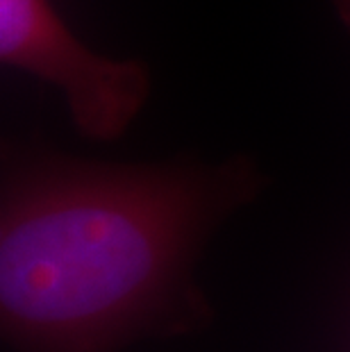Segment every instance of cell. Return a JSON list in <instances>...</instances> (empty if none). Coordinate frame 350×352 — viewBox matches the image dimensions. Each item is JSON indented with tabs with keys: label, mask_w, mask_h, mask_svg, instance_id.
I'll return each instance as SVG.
<instances>
[{
	"label": "cell",
	"mask_w": 350,
	"mask_h": 352,
	"mask_svg": "<svg viewBox=\"0 0 350 352\" xmlns=\"http://www.w3.org/2000/svg\"><path fill=\"white\" fill-rule=\"evenodd\" d=\"M334 10H337L339 21L350 30V0H332Z\"/></svg>",
	"instance_id": "obj_3"
},
{
	"label": "cell",
	"mask_w": 350,
	"mask_h": 352,
	"mask_svg": "<svg viewBox=\"0 0 350 352\" xmlns=\"http://www.w3.org/2000/svg\"><path fill=\"white\" fill-rule=\"evenodd\" d=\"M255 164H102L5 148L0 327L14 352H118L207 314L193 268Z\"/></svg>",
	"instance_id": "obj_1"
},
{
	"label": "cell",
	"mask_w": 350,
	"mask_h": 352,
	"mask_svg": "<svg viewBox=\"0 0 350 352\" xmlns=\"http://www.w3.org/2000/svg\"><path fill=\"white\" fill-rule=\"evenodd\" d=\"M0 59L55 87L78 132L94 141L123 137L151 94L144 64L91 50L50 0H0Z\"/></svg>",
	"instance_id": "obj_2"
}]
</instances>
